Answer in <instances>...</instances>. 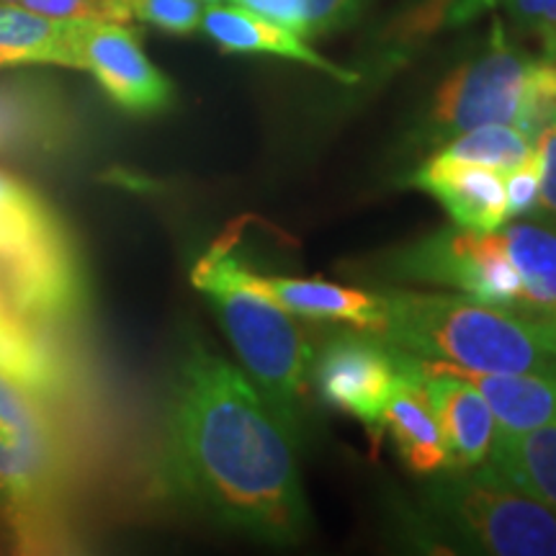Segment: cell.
Wrapping results in <instances>:
<instances>
[{
  "label": "cell",
  "mask_w": 556,
  "mask_h": 556,
  "mask_svg": "<svg viewBox=\"0 0 556 556\" xmlns=\"http://www.w3.org/2000/svg\"><path fill=\"white\" fill-rule=\"evenodd\" d=\"M163 471L180 500L250 539L296 544L309 531L294 433L240 368L201 343L173 371Z\"/></svg>",
  "instance_id": "6da1fadb"
},
{
  "label": "cell",
  "mask_w": 556,
  "mask_h": 556,
  "mask_svg": "<svg viewBox=\"0 0 556 556\" xmlns=\"http://www.w3.org/2000/svg\"><path fill=\"white\" fill-rule=\"evenodd\" d=\"M86 283L54 208L0 170V371L58 400L75 377Z\"/></svg>",
  "instance_id": "7a4b0ae2"
},
{
  "label": "cell",
  "mask_w": 556,
  "mask_h": 556,
  "mask_svg": "<svg viewBox=\"0 0 556 556\" xmlns=\"http://www.w3.org/2000/svg\"><path fill=\"white\" fill-rule=\"evenodd\" d=\"M52 400L0 371V520L24 554L73 544V451Z\"/></svg>",
  "instance_id": "3957f363"
},
{
  "label": "cell",
  "mask_w": 556,
  "mask_h": 556,
  "mask_svg": "<svg viewBox=\"0 0 556 556\" xmlns=\"http://www.w3.org/2000/svg\"><path fill=\"white\" fill-rule=\"evenodd\" d=\"M191 283L208 296L229 343L278 420L296 435V405L307 387L312 345L289 312L250 281V266L222 235L197 261Z\"/></svg>",
  "instance_id": "277c9868"
},
{
  "label": "cell",
  "mask_w": 556,
  "mask_h": 556,
  "mask_svg": "<svg viewBox=\"0 0 556 556\" xmlns=\"http://www.w3.org/2000/svg\"><path fill=\"white\" fill-rule=\"evenodd\" d=\"M381 296L387 304L381 338L409 356L486 374L556 371V358L523 312L407 289Z\"/></svg>",
  "instance_id": "5b68a950"
},
{
  "label": "cell",
  "mask_w": 556,
  "mask_h": 556,
  "mask_svg": "<svg viewBox=\"0 0 556 556\" xmlns=\"http://www.w3.org/2000/svg\"><path fill=\"white\" fill-rule=\"evenodd\" d=\"M430 523L462 552L556 556V513L518 490L492 464L454 469L422 492Z\"/></svg>",
  "instance_id": "8992f818"
},
{
  "label": "cell",
  "mask_w": 556,
  "mask_h": 556,
  "mask_svg": "<svg viewBox=\"0 0 556 556\" xmlns=\"http://www.w3.org/2000/svg\"><path fill=\"white\" fill-rule=\"evenodd\" d=\"M389 281L433 283L454 289L492 307H523V281L507 255L503 235L477 232L467 227H448L397 248L381 261Z\"/></svg>",
  "instance_id": "52a82bcc"
},
{
  "label": "cell",
  "mask_w": 556,
  "mask_h": 556,
  "mask_svg": "<svg viewBox=\"0 0 556 556\" xmlns=\"http://www.w3.org/2000/svg\"><path fill=\"white\" fill-rule=\"evenodd\" d=\"M531 60L533 58H528L523 50L507 41L503 26H492L486 50L458 65L435 90L420 127L422 142H448L484 124L516 127Z\"/></svg>",
  "instance_id": "ba28073f"
},
{
  "label": "cell",
  "mask_w": 556,
  "mask_h": 556,
  "mask_svg": "<svg viewBox=\"0 0 556 556\" xmlns=\"http://www.w3.org/2000/svg\"><path fill=\"white\" fill-rule=\"evenodd\" d=\"M413 356L377 332L348 330L319 348L312 377L323 402L348 413L379 435L384 430L389 400L405 379Z\"/></svg>",
  "instance_id": "9c48e42d"
},
{
  "label": "cell",
  "mask_w": 556,
  "mask_h": 556,
  "mask_svg": "<svg viewBox=\"0 0 556 556\" xmlns=\"http://www.w3.org/2000/svg\"><path fill=\"white\" fill-rule=\"evenodd\" d=\"M70 67L93 75L129 114H160L173 103V83L152 65L124 21L70 18Z\"/></svg>",
  "instance_id": "30bf717a"
},
{
  "label": "cell",
  "mask_w": 556,
  "mask_h": 556,
  "mask_svg": "<svg viewBox=\"0 0 556 556\" xmlns=\"http://www.w3.org/2000/svg\"><path fill=\"white\" fill-rule=\"evenodd\" d=\"M422 392L446 443L448 467L484 464L495 443L497 422L479 389L451 368L422 361Z\"/></svg>",
  "instance_id": "8fae6325"
},
{
  "label": "cell",
  "mask_w": 556,
  "mask_h": 556,
  "mask_svg": "<svg viewBox=\"0 0 556 556\" xmlns=\"http://www.w3.org/2000/svg\"><path fill=\"white\" fill-rule=\"evenodd\" d=\"M409 186L433 197L458 227L495 232L507 222L505 173L495 168L438 152L413 173Z\"/></svg>",
  "instance_id": "7c38bea8"
},
{
  "label": "cell",
  "mask_w": 556,
  "mask_h": 556,
  "mask_svg": "<svg viewBox=\"0 0 556 556\" xmlns=\"http://www.w3.org/2000/svg\"><path fill=\"white\" fill-rule=\"evenodd\" d=\"M199 29L225 52L274 54V58L296 60L319 70V73L330 75V78L348 83V86L361 80L358 73L340 67L336 62H330L328 58L312 50L299 34L283 29V26L258 16V13L240 9V5H206Z\"/></svg>",
  "instance_id": "4fadbf2b"
},
{
  "label": "cell",
  "mask_w": 556,
  "mask_h": 556,
  "mask_svg": "<svg viewBox=\"0 0 556 556\" xmlns=\"http://www.w3.org/2000/svg\"><path fill=\"white\" fill-rule=\"evenodd\" d=\"M250 281L281 304L289 315L319 319V323H345L356 330L381 336L387 325V304L381 294L338 287L328 281H304V278L261 276L250 268Z\"/></svg>",
  "instance_id": "5bb4252c"
},
{
  "label": "cell",
  "mask_w": 556,
  "mask_h": 556,
  "mask_svg": "<svg viewBox=\"0 0 556 556\" xmlns=\"http://www.w3.org/2000/svg\"><path fill=\"white\" fill-rule=\"evenodd\" d=\"M384 428L392 430L402 462L415 475H435L448 467V451L443 443L441 428L422 392V361H409L402 384L389 400L384 413Z\"/></svg>",
  "instance_id": "9a60e30c"
},
{
  "label": "cell",
  "mask_w": 556,
  "mask_h": 556,
  "mask_svg": "<svg viewBox=\"0 0 556 556\" xmlns=\"http://www.w3.org/2000/svg\"><path fill=\"white\" fill-rule=\"evenodd\" d=\"M435 364V361H430ZM475 384L482 394L497 428L507 433L546 426L556 420V371L544 374H486L454 364H441Z\"/></svg>",
  "instance_id": "2e32d148"
},
{
  "label": "cell",
  "mask_w": 556,
  "mask_h": 556,
  "mask_svg": "<svg viewBox=\"0 0 556 556\" xmlns=\"http://www.w3.org/2000/svg\"><path fill=\"white\" fill-rule=\"evenodd\" d=\"M486 462L518 490L556 513V420L523 433L497 428Z\"/></svg>",
  "instance_id": "e0dca14e"
},
{
  "label": "cell",
  "mask_w": 556,
  "mask_h": 556,
  "mask_svg": "<svg viewBox=\"0 0 556 556\" xmlns=\"http://www.w3.org/2000/svg\"><path fill=\"white\" fill-rule=\"evenodd\" d=\"M18 65L70 67V18L0 3V67Z\"/></svg>",
  "instance_id": "ac0fdd59"
},
{
  "label": "cell",
  "mask_w": 556,
  "mask_h": 556,
  "mask_svg": "<svg viewBox=\"0 0 556 556\" xmlns=\"http://www.w3.org/2000/svg\"><path fill=\"white\" fill-rule=\"evenodd\" d=\"M513 266L523 281V307L518 312H556V232L552 227L516 222L503 229Z\"/></svg>",
  "instance_id": "d6986e66"
},
{
  "label": "cell",
  "mask_w": 556,
  "mask_h": 556,
  "mask_svg": "<svg viewBox=\"0 0 556 556\" xmlns=\"http://www.w3.org/2000/svg\"><path fill=\"white\" fill-rule=\"evenodd\" d=\"M299 37H323L358 16L364 0H229Z\"/></svg>",
  "instance_id": "ffe728a7"
},
{
  "label": "cell",
  "mask_w": 556,
  "mask_h": 556,
  "mask_svg": "<svg viewBox=\"0 0 556 556\" xmlns=\"http://www.w3.org/2000/svg\"><path fill=\"white\" fill-rule=\"evenodd\" d=\"M446 155L464 163L484 165L500 173L513 170L533 152V144L510 124H484L448 139Z\"/></svg>",
  "instance_id": "44dd1931"
},
{
  "label": "cell",
  "mask_w": 556,
  "mask_h": 556,
  "mask_svg": "<svg viewBox=\"0 0 556 556\" xmlns=\"http://www.w3.org/2000/svg\"><path fill=\"white\" fill-rule=\"evenodd\" d=\"M556 122V60L541 58L531 60L520 96V109L516 129L528 142H536V137L548 124Z\"/></svg>",
  "instance_id": "7402d4cb"
},
{
  "label": "cell",
  "mask_w": 556,
  "mask_h": 556,
  "mask_svg": "<svg viewBox=\"0 0 556 556\" xmlns=\"http://www.w3.org/2000/svg\"><path fill=\"white\" fill-rule=\"evenodd\" d=\"M129 18L144 21L168 34H193L206 5L201 0H124Z\"/></svg>",
  "instance_id": "603a6c76"
},
{
  "label": "cell",
  "mask_w": 556,
  "mask_h": 556,
  "mask_svg": "<svg viewBox=\"0 0 556 556\" xmlns=\"http://www.w3.org/2000/svg\"><path fill=\"white\" fill-rule=\"evenodd\" d=\"M505 9L520 29L539 37L546 58L556 60V0H479V9Z\"/></svg>",
  "instance_id": "cb8c5ba5"
},
{
  "label": "cell",
  "mask_w": 556,
  "mask_h": 556,
  "mask_svg": "<svg viewBox=\"0 0 556 556\" xmlns=\"http://www.w3.org/2000/svg\"><path fill=\"white\" fill-rule=\"evenodd\" d=\"M541 193V157L536 148L523 163L505 173V197H507V219L533 217Z\"/></svg>",
  "instance_id": "d4e9b609"
},
{
  "label": "cell",
  "mask_w": 556,
  "mask_h": 556,
  "mask_svg": "<svg viewBox=\"0 0 556 556\" xmlns=\"http://www.w3.org/2000/svg\"><path fill=\"white\" fill-rule=\"evenodd\" d=\"M18 3L50 18H109L124 24L129 21L119 0H18Z\"/></svg>",
  "instance_id": "484cf974"
},
{
  "label": "cell",
  "mask_w": 556,
  "mask_h": 556,
  "mask_svg": "<svg viewBox=\"0 0 556 556\" xmlns=\"http://www.w3.org/2000/svg\"><path fill=\"white\" fill-rule=\"evenodd\" d=\"M533 148H536L541 157V193L536 217L556 229V122L541 131Z\"/></svg>",
  "instance_id": "4316f807"
},
{
  "label": "cell",
  "mask_w": 556,
  "mask_h": 556,
  "mask_svg": "<svg viewBox=\"0 0 556 556\" xmlns=\"http://www.w3.org/2000/svg\"><path fill=\"white\" fill-rule=\"evenodd\" d=\"M482 9L479 0H433L417 13V26L420 29H435V26H456L467 24V21L477 18Z\"/></svg>",
  "instance_id": "83f0119b"
},
{
  "label": "cell",
  "mask_w": 556,
  "mask_h": 556,
  "mask_svg": "<svg viewBox=\"0 0 556 556\" xmlns=\"http://www.w3.org/2000/svg\"><path fill=\"white\" fill-rule=\"evenodd\" d=\"M539 332L541 345L556 358V312H523Z\"/></svg>",
  "instance_id": "f1b7e54d"
},
{
  "label": "cell",
  "mask_w": 556,
  "mask_h": 556,
  "mask_svg": "<svg viewBox=\"0 0 556 556\" xmlns=\"http://www.w3.org/2000/svg\"><path fill=\"white\" fill-rule=\"evenodd\" d=\"M204 5H214V3H225V0H201Z\"/></svg>",
  "instance_id": "f546056e"
},
{
  "label": "cell",
  "mask_w": 556,
  "mask_h": 556,
  "mask_svg": "<svg viewBox=\"0 0 556 556\" xmlns=\"http://www.w3.org/2000/svg\"><path fill=\"white\" fill-rule=\"evenodd\" d=\"M122 3V9H124V13H127V18H129V11H127V3H124V0H119Z\"/></svg>",
  "instance_id": "4dcf8cb0"
},
{
  "label": "cell",
  "mask_w": 556,
  "mask_h": 556,
  "mask_svg": "<svg viewBox=\"0 0 556 556\" xmlns=\"http://www.w3.org/2000/svg\"><path fill=\"white\" fill-rule=\"evenodd\" d=\"M0 3H18V0H0Z\"/></svg>",
  "instance_id": "1f68e13d"
}]
</instances>
